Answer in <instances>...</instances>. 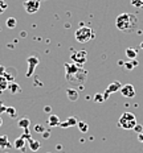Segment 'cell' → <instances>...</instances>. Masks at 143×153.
<instances>
[{"mask_svg": "<svg viewBox=\"0 0 143 153\" xmlns=\"http://www.w3.org/2000/svg\"><path fill=\"white\" fill-rule=\"evenodd\" d=\"M65 78L70 87H78L79 90H84V85L88 79V71L77 63H65Z\"/></svg>", "mask_w": 143, "mask_h": 153, "instance_id": "6da1fadb", "label": "cell"}, {"mask_svg": "<svg viewBox=\"0 0 143 153\" xmlns=\"http://www.w3.org/2000/svg\"><path fill=\"white\" fill-rule=\"evenodd\" d=\"M115 27L121 32H126V33L134 32L138 27V17L133 13H129V12L121 13L115 20Z\"/></svg>", "mask_w": 143, "mask_h": 153, "instance_id": "7a4b0ae2", "label": "cell"}, {"mask_svg": "<svg viewBox=\"0 0 143 153\" xmlns=\"http://www.w3.org/2000/svg\"><path fill=\"white\" fill-rule=\"evenodd\" d=\"M94 37H95L94 30L89 27H84V25H81L74 33L76 41L79 42V44H86V42H89V41L93 40Z\"/></svg>", "mask_w": 143, "mask_h": 153, "instance_id": "3957f363", "label": "cell"}, {"mask_svg": "<svg viewBox=\"0 0 143 153\" xmlns=\"http://www.w3.org/2000/svg\"><path fill=\"white\" fill-rule=\"evenodd\" d=\"M118 126L122 129H134L136 126V117L133 112H123L118 120Z\"/></svg>", "mask_w": 143, "mask_h": 153, "instance_id": "277c9868", "label": "cell"}, {"mask_svg": "<svg viewBox=\"0 0 143 153\" xmlns=\"http://www.w3.org/2000/svg\"><path fill=\"white\" fill-rule=\"evenodd\" d=\"M70 59L73 63H77V65H85V62L88 61V53L86 50H74L70 54Z\"/></svg>", "mask_w": 143, "mask_h": 153, "instance_id": "5b68a950", "label": "cell"}, {"mask_svg": "<svg viewBox=\"0 0 143 153\" xmlns=\"http://www.w3.org/2000/svg\"><path fill=\"white\" fill-rule=\"evenodd\" d=\"M41 0H25L24 1V9L27 13L33 15L40 9Z\"/></svg>", "mask_w": 143, "mask_h": 153, "instance_id": "8992f818", "label": "cell"}, {"mask_svg": "<svg viewBox=\"0 0 143 153\" xmlns=\"http://www.w3.org/2000/svg\"><path fill=\"white\" fill-rule=\"evenodd\" d=\"M121 87H122V83H121V82H118V81H115V82H113V83H110V85L106 87L105 92H103V98H105V100L109 99V97H110L111 92L119 91V90H121Z\"/></svg>", "mask_w": 143, "mask_h": 153, "instance_id": "52a82bcc", "label": "cell"}, {"mask_svg": "<svg viewBox=\"0 0 143 153\" xmlns=\"http://www.w3.org/2000/svg\"><path fill=\"white\" fill-rule=\"evenodd\" d=\"M27 62H28V71H27V76L29 78V76H31L32 74H33V71H34V69H36V66L39 65L40 59H39V57H36V56H31V57H28Z\"/></svg>", "mask_w": 143, "mask_h": 153, "instance_id": "ba28073f", "label": "cell"}, {"mask_svg": "<svg viewBox=\"0 0 143 153\" xmlns=\"http://www.w3.org/2000/svg\"><path fill=\"white\" fill-rule=\"evenodd\" d=\"M119 91L125 98H134L135 97V87L130 83L122 85V87H121Z\"/></svg>", "mask_w": 143, "mask_h": 153, "instance_id": "9c48e42d", "label": "cell"}, {"mask_svg": "<svg viewBox=\"0 0 143 153\" xmlns=\"http://www.w3.org/2000/svg\"><path fill=\"white\" fill-rule=\"evenodd\" d=\"M15 148L16 149H19V151H21V152H24L25 149H27V145H28V143H27V140L25 139H23L20 136V137H17L15 140Z\"/></svg>", "mask_w": 143, "mask_h": 153, "instance_id": "30bf717a", "label": "cell"}, {"mask_svg": "<svg viewBox=\"0 0 143 153\" xmlns=\"http://www.w3.org/2000/svg\"><path fill=\"white\" fill-rule=\"evenodd\" d=\"M77 123H78L77 117L70 116V117H68V119H66L65 122H60V127H62V128H69V127L77 126Z\"/></svg>", "mask_w": 143, "mask_h": 153, "instance_id": "8fae6325", "label": "cell"}, {"mask_svg": "<svg viewBox=\"0 0 143 153\" xmlns=\"http://www.w3.org/2000/svg\"><path fill=\"white\" fill-rule=\"evenodd\" d=\"M66 95H68V99L72 102H76L78 99V91L73 87H69L68 90H66Z\"/></svg>", "mask_w": 143, "mask_h": 153, "instance_id": "7c38bea8", "label": "cell"}, {"mask_svg": "<svg viewBox=\"0 0 143 153\" xmlns=\"http://www.w3.org/2000/svg\"><path fill=\"white\" fill-rule=\"evenodd\" d=\"M4 76L5 79H7L8 82H13V79H15V76H16V70L15 69H11V68H8V69H5V73H4Z\"/></svg>", "mask_w": 143, "mask_h": 153, "instance_id": "4fadbf2b", "label": "cell"}, {"mask_svg": "<svg viewBox=\"0 0 143 153\" xmlns=\"http://www.w3.org/2000/svg\"><path fill=\"white\" fill-rule=\"evenodd\" d=\"M9 149L11 148V144L8 141L7 135H0V149Z\"/></svg>", "mask_w": 143, "mask_h": 153, "instance_id": "5bb4252c", "label": "cell"}, {"mask_svg": "<svg viewBox=\"0 0 143 153\" xmlns=\"http://www.w3.org/2000/svg\"><path fill=\"white\" fill-rule=\"evenodd\" d=\"M17 126L20 127L21 129H28L29 128V126H31V120L28 119V117H23V119H19V122H17Z\"/></svg>", "mask_w": 143, "mask_h": 153, "instance_id": "9a60e30c", "label": "cell"}, {"mask_svg": "<svg viewBox=\"0 0 143 153\" xmlns=\"http://www.w3.org/2000/svg\"><path fill=\"white\" fill-rule=\"evenodd\" d=\"M48 124H49L50 127H57L60 126V119L57 115H49V117H48Z\"/></svg>", "mask_w": 143, "mask_h": 153, "instance_id": "2e32d148", "label": "cell"}, {"mask_svg": "<svg viewBox=\"0 0 143 153\" xmlns=\"http://www.w3.org/2000/svg\"><path fill=\"white\" fill-rule=\"evenodd\" d=\"M28 145H29V149H31L32 152H37L41 148V143L37 141V140H33V139H32L31 141L28 143Z\"/></svg>", "mask_w": 143, "mask_h": 153, "instance_id": "e0dca14e", "label": "cell"}, {"mask_svg": "<svg viewBox=\"0 0 143 153\" xmlns=\"http://www.w3.org/2000/svg\"><path fill=\"white\" fill-rule=\"evenodd\" d=\"M16 25H17V21H16L15 17H8L7 20H5V27H7L8 29H13V28H16Z\"/></svg>", "mask_w": 143, "mask_h": 153, "instance_id": "ac0fdd59", "label": "cell"}, {"mask_svg": "<svg viewBox=\"0 0 143 153\" xmlns=\"http://www.w3.org/2000/svg\"><path fill=\"white\" fill-rule=\"evenodd\" d=\"M8 86H9V82L4 78V76L0 75V92H3V91H5V90H8Z\"/></svg>", "mask_w": 143, "mask_h": 153, "instance_id": "d6986e66", "label": "cell"}, {"mask_svg": "<svg viewBox=\"0 0 143 153\" xmlns=\"http://www.w3.org/2000/svg\"><path fill=\"white\" fill-rule=\"evenodd\" d=\"M126 56L129 57L130 59H135L136 56H138V52H136L135 49H133V48H127L126 49Z\"/></svg>", "mask_w": 143, "mask_h": 153, "instance_id": "ffe728a7", "label": "cell"}, {"mask_svg": "<svg viewBox=\"0 0 143 153\" xmlns=\"http://www.w3.org/2000/svg\"><path fill=\"white\" fill-rule=\"evenodd\" d=\"M8 90L12 92V94H17V92H20L21 91V88H20V86H19L17 83H9V86H8Z\"/></svg>", "mask_w": 143, "mask_h": 153, "instance_id": "44dd1931", "label": "cell"}, {"mask_svg": "<svg viewBox=\"0 0 143 153\" xmlns=\"http://www.w3.org/2000/svg\"><path fill=\"white\" fill-rule=\"evenodd\" d=\"M77 127H78V129L81 131L82 133H85V132H88L89 131V126L86 123H84V122H78L77 123Z\"/></svg>", "mask_w": 143, "mask_h": 153, "instance_id": "7402d4cb", "label": "cell"}, {"mask_svg": "<svg viewBox=\"0 0 143 153\" xmlns=\"http://www.w3.org/2000/svg\"><path fill=\"white\" fill-rule=\"evenodd\" d=\"M136 65H138V61H136V59H133L131 62H125V68L127 70H133Z\"/></svg>", "mask_w": 143, "mask_h": 153, "instance_id": "603a6c76", "label": "cell"}, {"mask_svg": "<svg viewBox=\"0 0 143 153\" xmlns=\"http://www.w3.org/2000/svg\"><path fill=\"white\" fill-rule=\"evenodd\" d=\"M94 102H97V103H103L105 102V98H103V94H95L94 98H93Z\"/></svg>", "mask_w": 143, "mask_h": 153, "instance_id": "cb8c5ba5", "label": "cell"}, {"mask_svg": "<svg viewBox=\"0 0 143 153\" xmlns=\"http://www.w3.org/2000/svg\"><path fill=\"white\" fill-rule=\"evenodd\" d=\"M131 5L135 8H143V0H131Z\"/></svg>", "mask_w": 143, "mask_h": 153, "instance_id": "d4e9b609", "label": "cell"}, {"mask_svg": "<svg viewBox=\"0 0 143 153\" xmlns=\"http://www.w3.org/2000/svg\"><path fill=\"white\" fill-rule=\"evenodd\" d=\"M8 8V4L4 1V0H0V15H3L5 12V9Z\"/></svg>", "mask_w": 143, "mask_h": 153, "instance_id": "484cf974", "label": "cell"}, {"mask_svg": "<svg viewBox=\"0 0 143 153\" xmlns=\"http://www.w3.org/2000/svg\"><path fill=\"white\" fill-rule=\"evenodd\" d=\"M5 112L9 114L12 117H15V116H16V110H15L13 107H7V110H5Z\"/></svg>", "mask_w": 143, "mask_h": 153, "instance_id": "4316f807", "label": "cell"}, {"mask_svg": "<svg viewBox=\"0 0 143 153\" xmlns=\"http://www.w3.org/2000/svg\"><path fill=\"white\" fill-rule=\"evenodd\" d=\"M134 131L136 133H142L143 132V127L141 126V124H136V126L134 127Z\"/></svg>", "mask_w": 143, "mask_h": 153, "instance_id": "83f0119b", "label": "cell"}, {"mask_svg": "<svg viewBox=\"0 0 143 153\" xmlns=\"http://www.w3.org/2000/svg\"><path fill=\"white\" fill-rule=\"evenodd\" d=\"M34 131H36V132H39V133H43L45 129H44V127H43V126H39V124H37V126L34 127Z\"/></svg>", "mask_w": 143, "mask_h": 153, "instance_id": "f1b7e54d", "label": "cell"}, {"mask_svg": "<svg viewBox=\"0 0 143 153\" xmlns=\"http://www.w3.org/2000/svg\"><path fill=\"white\" fill-rule=\"evenodd\" d=\"M5 110H7V107L3 104V102H0V114H3V112H5Z\"/></svg>", "mask_w": 143, "mask_h": 153, "instance_id": "f546056e", "label": "cell"}, {"mask_svg": "<svg viewBox=\"0 0 143 153\" xmlns=\"http://www.w3.org/2000/svg\"><path fill=\"white\" fill-rule=\"evenodd\" d=\"M4 73H5V68H4V66H3V65H0V75H4Z\"/></svg>", "mask_w": 143, "mask_h": 153, "instance_id": "4dcf8cb0", "label": "cell"}, {"mask_svg": "<svg viewBox=\"0 0 143 153\" xmlns=\"http://www.w3.org/2000/svg\"><path fill=\"white\" fill-rule=\"evenodd\" d=\"M49 135H50L49 131H44V132H43V136H44V137H49Z\"/></svg>", "mask_w": 143, "mask_h": 153, "instance_id": "1f68e13d", "label": "cell"}, {"mask_svg": "<svg viewBox=\"0 0 143 153\" xmlns=\"http://www.w3.org/2000/svg\"><path fill=\"white\" fill-rule=\"evenodd\" d=\"M138 140H139L141 143H143V132H142V133H138Z\"/></svg>", "mask_w": 143, "mask_h": 153, "instance_id": "d6a6232c", "label": "cell"}, {"mask_svg": "<svg viewBox=\"0 0 143 153\" xmlns=\"http://www.w3.org/2000/svg\"><path fill=\"white\" fill-rule=\"evenodd\" d=\"M50 111H52V108H50L49 106H46L45 107V112H50Z\"/></svg>", "mask_w": 143, "mask_h": 153, "instance_id": "836d02e7", "label": "cell"}, {"mask_svg": "<svg viewBox=\"0 0 143 153\" xmlns=\"http://www.w3.org/2000/svg\"><path fill=\"white\" fill-rule=\"evenodd\" d=\"M3 126V119H1V116H0V127Z\"/></svg>", "mask_w": 143, "mask_h": 153, "instance_id": "e575fe53", "label": "cell"}, {"mask_svg": "<svg viewBox=\"0 0 143 153\" xmlns=\"http://www.w3.org/2000/svg\"><path fill=\"white\" fill-rule=\"evenodd\" d=\"M141 48H142V49H143V42H142V44H141Z\"/></svg>", "mask_w": 143, "mask_h": 153, "instance_id": "d590c367", "label": "cell"}, {"mask_svg": "<svg viewBox=\"0 0 143 153\" xmlns=\"http://www.w3.org/2000/svg\"><path fill=\"white\" fill-rule=\"evenodd\" d=\"M41 1H43V0H41Z\"/></svg>", "mask_w": 143, "mask_h": 153, "instance_id": "8d00e7d4", "label": "cell"}, {"mask_svg": "<svg viewBox=\"0 0 143 153\" xmlns=\"http://www.w3.org/2000/svg\"><path fill=\"white\" fill-rule=\"evenodd\" d=\"M0 153H1V152H0Z\"/></svg>", "mask_w": 143, "mask_h": 153, "instance_id": "74e56055", "label": "cell"}, {"mask_svg": "<svg viewBox=\"0 0 143 153\" xmlns=\"http://www.w3.org/2000/svg\"><path fill=\"white\" fill-rule=\"evenodd\" d=\"M7 153H8V152H7Z\"/></svg>", "mask_w": 143, "mask_h": 153, "instance_id": "f35d334b", "label": "cell"}]
</instances>
